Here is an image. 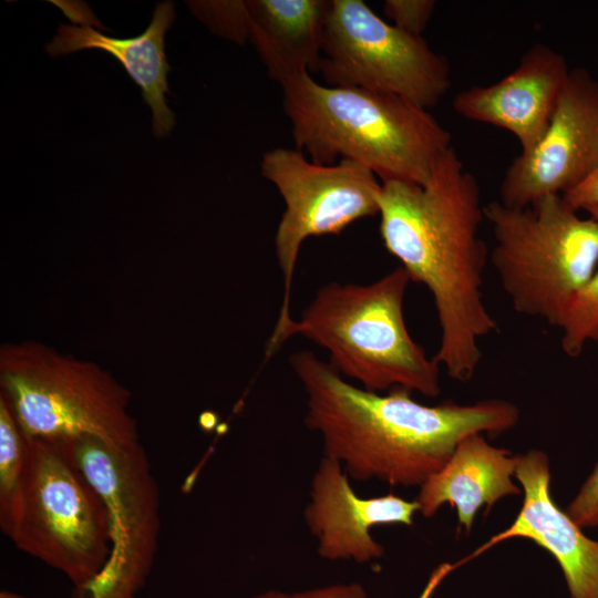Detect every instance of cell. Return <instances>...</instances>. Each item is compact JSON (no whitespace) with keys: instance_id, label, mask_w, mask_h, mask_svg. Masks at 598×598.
Listing matches in <instances>:
<instances>
[{"instance_id":"cell-25","label":"cell","mask_w":598,"mask_h":598,"mask_svg":"<svg viewBox=\"0 0 598 598\" xmlns=\"http://www.w3.org/2000/svg\"><path fill=\"white\" fill-rule=\"evenodd\" d=\"M252 598H289V594L278 591V590H268Z\"/></svg>"},{"instance_id":"cell-12","label":"cell","mask_w":598,"mask_h":598,"mask_svg":"<svg viewBox=\"0 0 598 598\" xmlns=\"http://www.w3.org/2000/svg\"><path fill=\"white\" fill-rule=\"evenodd\" d=\"M342 465L322 457L313 474L305 520L318 542V554L327 560L358 564L381 558L384 547L371 535L379 525L413 524L416 501L393 494L362 498L349 483Z\"/></svg>"},{"instance_id":"cell-17","label":"cell","mask_w":598,"mask_h":598,"mask_svg":"<svg viewBox=\"0 0 598 598\" xmlns=\"http://www.w3.org/2000/svg\"><path fill=\"white\" fill-rule=\"evenodd\" d=\"M331 0H249L250 39L281 86L317 71Z\"/></svg>"},{"instance_id":"cell-14","label":"cell","mask_w":598,"mask_h":598,"mask_svg":"<svg viewBox=\"0 0 598 598\" xmlns=\"http://www.w3.org/2000/svg\"><path fill=\"white\" fill-rule=\"evenodd\" d=\"M515 477L524 494L519 513L473 556L511 538L529 539L558 563L570 598H598V540L587 537L554 502L547 454L540 450L518 454Z\"/></svg>"},{"instance_id":"cell-23","label":"cell","mask_w":598,"mask_h":598,"mask_svg":"<svg viewBox=\"0 0 598 598\" xmlns=\"http://www.w3.org/2000/svg\"><path fill=\"white\" fill-rule=\"evenodd\" d=\"M563 196L578 212L598 206V168L581 184Z\"/></svg>"},{"instance_id":"cell-10","label":"cell","mask_w":598,"mask_h":598,"mask_svg":"<svg viewBox=\"0 0 598 598\" xmlns=\"http://www.w3.org/2000/svg\"><path fill=\"white\" fill-rule=\"evenodd\" d=\"M317 71L326 85L394 94L427 110L451 86L444 56L362 0H331Z\"/></svg>"},{"instance_id":"cell-2","label":"cell","mask_w":598,"mask_h":598,"mask_svg":"<svg viewBox=\"0 0 598 598\" xmlns=\"http://www.w3.org/2000/svg\"><path fill=\"white\" fill-rule=\"evenodd\" d=\"M289 362L306 394V425L320 435L323 456L355 481L420 487L462 440L499 435L519 420L505 400L425 405L403 388L381 394L355 386L310 351L292 353Z\"/></svg>"},{"instance_id":"cell-4","label":"cell","mask_w":598,"mask_h":598,"mask_svg":"<svg viewBox=\"0 0 598 598\" xmlns=\"http://www.w3.org/2000/svg\"><path fill=\"white\" fill-rule=\"evenodd\" d=\"M410 282L399 266L368 285L327 283L287 326L279 348L300 334L328 352V363L341 377L368 391L403 388L434 398L441 365L413 340L404 320Z\"/></svg>"},{"instance_id":"cell-18","label":"cell","mask_w":598,"mask_h":598,"mask_svg":"<svg viewBox=\"0 0 598 598\" xmlns=\"http://www.w3.org/2000/svg\"><path fill=\"white\" fill-rule=\"evenodd\" d=\"M28 456L27 437L16 416L0 394V526L8 527L20 487Z\"/></svg>"},{"instance_id":"cell-13","label":"cell","mask_w":598,"mask_h":598,"mask_svg":"<svg viewBox=\"0 0 598 598\" xmlns=\"http://www.w3.org/2000/svg\"><path fill=\"white\" fill-rule=\"evenodd\" d=\"M569 73L564 55L536 43L502 80L458 92L453 109L466 120L508 131L526 154L544 136Z\"/></svg>"},{"instance_id":"cell-16","label":"cell","mask_w":598,"mask_h":598,"mask_svg":"<svg viewBox=\"0 0 598 598\" xmlns=\"http://www.w3.org/2000/svg\"><path fill=\"white\" fill-rule=\"evenodd\" d=\"M174 19V3L165 1L156 6L147 29L134 38L117 39L89 25L60 24L53 40L47 45V52L56 56L97 49L112 54L141 86L143 99L152 109L154 135L164 137L175 125V115L166 104L169 65L164 49V37Z\"/></svg>"},{"instance_id":"cell-24","label":"cell","mask_w":598,"mask_h":598,"mask_svg":"<svg viewBox=\"0 0 598 598\" xmlns=\"http://www.w3.org/2000/svg\"><path fill=\"white\" fill-rule=\"evenodd\" d=\"M289 598H369L360 584H339L289 594Z\"/></svg>"},{"instance_id":"cell-15","label":"cell","mask_w":598,"mask_h":598,"mask_svg":"<svg viewBox=\"0 0 598 598\" xmlns=\"http://www.w3.org/2000/svg\"><path fill=\"white\" fill-rule=\"evenodd\" d=\"M517 455L491 445L484 434H473L460 442L446 464L421 486L419 513L432 517L448 504L456 509L458 528L470 533L482 507L489 509L506 496L522 493L515 477Z\"/></svg>"},{"instance_id":"cell-5","label":"cell","mask_w":598,"mask_h":598,"mask_svg":"<svg viewBox=\"0 0 598 598\" xmlns=\"http://www.w3.org/2000/svg\"><path fill=\"white\" fill-rule=\"evenodd\" d=\"M494 247L489 261L512 308L557 327L598 268V221L582 218L563 195L523 208L484 206Z\"/></svg>"},{"instance_id":"cell-6","label":"cell","mask_w":598,"mask_h":598,"mask_svg":"<svg viewBox=\"0 0 598 598\" xmlns=\"http://www.w3.org/2000/svg\"><path fill=\"white\" fill-rule=\"evenodd\" d=\"M0 394L28 437L92 436L118 446L141 442L130 390L96 363L42 342L1 346Z\"/></svg>"},{"instance_id":"cell-22","label":"cell","mask_w":598,"mask_h":598,"mask_svg":"<svg viewBox=\"0 0 598 598\" xmlns=\"http://www.w3.org/2000/svg\"><path fill=\"white\" fill-rule=\"evenodd\" d=\"M566 513L580 528L598 527V462Z\"/></svg>"},{"instance_id":"cell-19","label":"cell","mask_w":598,"mask_h":598,"mask_svg":"<svg viewBox=\"0 0 598 598\" xmlns=\"http://www.w3.org/2000/svg\"><path fill=\"white\" fill-rule=\"evenodd\" d=\"M558 328L561 349L571 358L578 357L587 342L598 341V268L574 296Z\"/></svg>"},{"instance_id":"cell-8","label":"cell","mask_w":598,"mask_h":598,"mask_svg":"<svg viewBox=\"0 0 598 598\" xmlns=\"http://www.w3.org/2000/svg\"><path fill=\"white\" fill-rule=\"evenodd\" d=\"M104 502L111 550L101 573L72 598H136L158 548L161 501L156 478L141 442L118 446L82 436L62 440Z\"/></svg>"},{"instance_id":"cell-9","label":"cell","mask_w":598,"mask_h":598,"mask_svg":"<svg viewBox=\"0 0 598 598\" xmlns=\"http://www.w3.org/2000/svg\"><path fill=\"white\" fill-rule=\"evenodd\" d=\"M261 175L272 183L285 202L275 235V249L283 282L280 313L267 344V354L293 320L291 287L300 248L310 237L338 235L358 219L379 215L382 183L368 167L350 159L321 165L299 150L276 147L265 153Z\"/></svg>"},{"instance_id":"cell-3","label":"cell","mask_w":598,"mask_h":598,"mask_svg":"<svg viewBox=\"0 0 598 598\" xmlns=\"http://www.w3.org/2000/svg\"><path fill=\"white\" fill-rule=\"evenodd\" d=\"M282 106L299 151L313 163L354 161L381 182L423 185L451 133L427 111L401 96L337 87L301 74L282 86Z\"/></svg>"},{"instance_id":"cell-1","label":"cell","mask_w":598,"mask_h":598,"mask_svg":"<svg viewBox=\"0 0 598 598\" xmlns=\"http://www.w3.org/2000/svg\"><path fill=\"white\" fill-rule=\"evenodd\" d=\"M381 183L382 243L432 296L440 328L435 360L450 378L467 382L482 360L481 340L497 329L483 296L489 252L480 236V184L453 147L423 185Z\"/></svg>"},{"instance_id":"cell-7","label":"cell","mask_w":598,"mask_h":598,"mask_svg":"<svg viewBox=\"0 0 598 598\" xmlns=\"http://www.w3.org/2000/svg\"><path fill=\"white\" fill-rule=\"evenodd\" d=\"M25 437V471L3 534L83 589L110 556L106 506L62 440Z\"/></svg>"},{"instance_id":"cell-11","label":"cell","mask_w":598,"mask_h":598,"mask_svg":"<svg viewBox=\"0 0 598 598\" xmlns=\"http://www.w3.org/2000/svg\"><path fill=\"white\" fill-rule=\"evenodd\" d=\"M598 168V81L570 70L549 125L538 144L506 168L499 202L523 208L547 195H564Z\"/></svg>"},{"instance_id":"cell-20","label":"cell","mask_w":598,"mask_h":598,"mask_svg":"<svg viewBox=\"0 0 598 598\" xmlns=\"http://www.w3.org/2000/svg\"><path fill=\"white\" fill-rule=\"evenodd\" d=\"M194 13L215 33L237 43L250 39L247 1L193 2Z\"/></svg>"},{"instance_id":"cell-21","label":"cell","mask_w":598,"mask_h":598,"mask_svg":"<svg viewBox=\"0 0 598 598\" xmlns=\"http://www.w3.org/2000/svg\"><path fill=\"white\" fill-rule=\"evenodd\" d=\"M435 7L436 3L433 0H386L383 4V13L398 29L422 37Z\"/></svg>"}]
</instances>
